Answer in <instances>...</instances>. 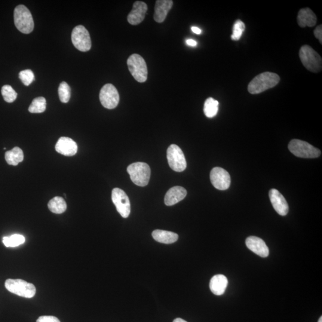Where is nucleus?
I'll list each match as a JSON object with an SVG mask.
<instances>
[{
    "label": "nucleus",
    "mask_w": 322,
    "mask_h": 322,
    "mask_svg": "<svg viewBox=\"0 0 322 322\" xmlns=\"http://www.w3.org/2000/svg\"><path fill=\"white\" fill-rule=\"evenodd\" d=\"M280 81V76L277 73L266 72L260 73L250 82L248 90L250 93L257 94L275 87Z\"/></svg>",
    "instance_id": "nucleus-1"
},
{
    "label": "nucleus",
    "mask_w": 322,
    "mask_h": 322,
    "mask_svg": "<svg viewBox=\"0 0 322 322\" xmlns=\"http://www.w3.org/2000/svg\"><path fill=\"white\" fill-rule=\"evenodd\" d=\"M299 56L304 66L312 72L318 73L322 70V59L318 52L308 45L301 47Z\"/></svg>",
    "instance_id": "nucleus-2"
},
{
    "label": "nucleus",
    "mask_w": 322,
    "mask_h": 322,
    "mask_svg": "<svg viewBox=\"0 0 322 322\" xmlns=\"http://www.w3.org/2000/svg\"><path fill=\"white\" fill-rule=\"evenodd\" d=\"M15 26L20 32L28 34L34 28V22L29 9L26 6L19 5L14 10Z\"/></svg>",
    "instance_id": "nucleus-3"
},
{
    "label": "nucleus",
    "mask_w": 322,
    "mask_h": 322,
    "mask_svg": "<svg viewBox=\"0 0 322 322\" xmlns=\"http://www.w3.org/2000/svg\"><path fill=\"white\" fill-rule=\"evenodd\" d=\"M127 172L130 179L135 185L144 187L148 185L150 174V167L145 162H135L127 168Z\"/></svg>",
    "instance_id": "nucleus-4"
},
{
    "label": "nucleus",
    "mask_w": 322,
    "mask_h": 322,
    "mask_svg": "<svg viewBox=\"0 0 322 322\" xmlns=\"http://www.w3.org/2000/svg\"><path fill=\"white\" fill-rule=\"evenodd\" d=\"M127 65L132 76L137 82L143 83L148 79V67L145 59L138 54L129 57Z\"/></svg>",
    "instance_id": "nucleus-5"
},
{
    "label": "nucleus",
    "mask_w": 322,
    "mask_h": 322,
    "mask_svg": "<svg viewBox=\"0 0 322 322\" xmlns=\"http://www.w3.org/2000/svg\"><path fill=\"white\" fill-rule=\"evenodd\" d=\"M5 287L9 292L24 298L31 299L36 294L34 285L21 279H7L5 282Z\"/></svg>",
    "instance_id": "nucleus-6"
},
{
    "label": "nucleus",
    "mask_w": 322,
    "mask_h": 322,
    "mask_svg": "<svg viewBox=\"0 0 322 322\" xmlns=\"http://www.w3.org/2000/svg\"><path fill=\"white\" fill-rule=\"evenodd\" d=\"M288 148L293 154L299 158H317L321 155L320 149L305 141L298 139L291 140Z\"/></svg>",
    "instance_id": "nucleus-7"
},
{
    "label": "nucleus",
    "mask_w": 322,
    "mask_h": 322,
    "mask_svg": "<svg viewBox=\"0 0 322 322\" xmlns=\"http://www.w3.org/2000/svg\"><path fill=\"white\" fill-rule=\"evenodd\" d=\"M72 42L78 50L86 52L91 48V40L87 29L84 26L78 25L74 27L72 32Z\"/></svg>",
    "instance_id": "nucleus-8"
},
{
    "label": "nucleus",
    "mask_w": 322,
    "mask_h": 322,
    "mask_svg": "<svg viewBox=\"0 0 322 322\" xmlns=\"http://www.w3.org/2000/svg\"><path fill=\"white\" fill-rule=\"evenodd\" d=\"M167 157L168 164L172 170L176 172L185 170L187 163L182 150L176 145H171L167 149Z\"/></svg>",
    "instance_id": "nucleus-9"
},
{
    "label": "nucleus",
    "mask_w": 322,
    "mask_h": 322,
    "mask_svg": "<svg viewBox=\"0 0 322 322\" xmlns=\"http://www.w3.org/2000/svg\"><path fill=\"white\" fill-rule=\"evenodd\" d=\"M100 101L106 109H115L119 102V95L117 89L111 84H107L101 89Z\"/></svg>",
    "instance_id": "nucleus-10"
},
{
    "label": "nucleus",
    "mask_w": 322,
    "mask_h": 322,
    "mask_svg": "<svg viewBox=\"0 0 322 322\" xmlns=\"http://www.w3.org/2000/svg\"><path fill=\"white\" fill-rule=\"evenodd\" d=\"M112 200L116 208V210L121 216L126 219L131 212V205L127 195L124 191L119 188L113 189Z\"/></svg>",
    "instance_id": "nucleus-11"
},
{
    "label": "nucleus",
    "mask_w": 322,
    "mask_h": 322,
    "mask_svg": "<svg viewBox=\"0 0 322 322\" xmlns=\"http://www.w3.org/2000/svg\"><path fill=\"white\" fill-rule=\"evenodd\" d=\"M211 182L215 188L225 191L231 186V176L228 171L220 167H215L210 173Z\"/></svg>",
    "instance_id": "nucleus-12"
},
{
    "label": "nucleus",
    "mask_w": 322,
    "mask_h": 322,
    "mask_svg": "<svg viewBox=\"0 0 322 322\" xmlns=\"http://www.w3.org/2000/svg\"><path fill=\"white\" fill-rule=\"evenodd\" d=\"M269 198L274 209L282 216H287L289 206L284 196L277 189H272L269 191Z\"/></svg>",
    "instance_id": "nucleus-13"
},
{
    "label": "nucleus",
    "mask_w": 322,
    "mask_h": 322,
    "mask_svg": "<svg viewBox=\"0 0 322 322\" xmlns=\"http://www.w3.org/2000/svg\"><path fill=\"white\" fill-rule=\"evenodd\" d=\"M148 5L145 2L137 1L134 3L133 9L127 17L128 23L132 25H137L145 19Z\"/></svg>",
    "instance_id": "nucleus-14"
},
{
    "label": "nucleus",
    "mask_w": 322,
    "mask_h": 322,
    "mask_svg": "<svg viewBox=\"0 0 322 322\" xmlns=\"http://www.w3.org/2000/svg\"><path fill=\"white\" fill-rule=\"evenodd\" d=\"M246 245L248 249L261 257L266 258L269 255V250L265 242L256 236H250L247 239Z\"/></svg>",
    "instance_id": "nucleus-15"
},
{
    "label": "nucleus",
    "mask_w": 322,
    "mask_h": 322,
    "mask_svg": "<svg viewBox=\"0 0 322 322\" xmlns=\"http://www.w3.org/2000/svg\"><path fill=\"white\" fill-rule=\"evenodd\" d=\"M55 149L60 154L71 156L75 155L77 152L78 146L77 144L70 138L62 137L58 140Z\"/></svg>",
    "instance_id": "nucleus-16"
},
{
    "label": "nucleus",
    "mask_w": 322,
    "mask_h": 322,
    "mask_svg": "<svg viewBox=\"0 0 322 322\" xmlns=\"http://www.w3.org/2000/svg\"><path fill=\"white\" fill-rule=\"evenodd\" d=\"M173 5V1L172 0H158L156 1L153 17L156 22H163Z\"/></svg>",
    "instance_id": "nucleus-17"
},
{
    "label": "nucleus",
    "mask_w": 322,
    "mask_h": 322,
    "mask_svg": "<svg viewBox=\"0 0 322 322\" xmlns=\"http://www.w3.org/2000/svg\"><path fill=\"white\" fill-rule=\"evenodd\" d=\"M187 195V191L185 188L181 186H175L168 190L165 196V204L167 206H173L178 202L182 201Z\"/></svg>",
    "instance_id": "nucleus-18"
},
{
    "label": "nucleus",
    "mask_w": 322,
    "mask_h": 322,
    "mask_svg": "<svg viewBox=\"0 0 322 322\" xmlns=\"http://www.w3.org/2000/svg\"><path fill=\"white\" fill-rule=\"evenodd\" d=\"M297 21L300 27H313L317 24V17L311 9L302 8L299 12Z\"/></svg>",
    "instance_id": "nucleus-19"
},
{
    "label": "nucleus",
    "mask_w": 322,
    "mask_h": 322,
    "mask_svg": "<svg viewBox=\"0 0 322 322\" xmlns=\"http://www.w3.org/2000/svg\"><path fill=\"white\" fill-rule=\"evenodd\" d=\"M228 285V279L223 275H217L211 278L210 288L216 296H222L225 293Z\"/></svg>",
    "instance_id": "nucleus-20"
},
{
    "label": "nucleus",
    "mask_w": 322,
    "mask_h": 322,
    "mask_svg": "<svg viewBox=\"0 0 322 322\" xmlns=\"http://www.w3.org/2000/svg\"><path fill=\"white\" fill-rule=\"evenodd\" d=\"M152 237L156 241L162 244H171L176 242L179 238V236L174 232L155 230L152 232Z\"/></svg>",
    "instance_id": "nucleus-21"
},
{
    "label": "nucleus",
    "mask_w": 322,
    "mask_h": 322,
    "mask_svg": "<svg viewBox=\"0 0 322 322\" xmlns=\"http://www.w3.org/2000/svg\"><path fill=\"white\" fill-rule=\"evenodd\" d=\"M23 158L22 150L18 147H15L13 149L5 152V161L9 165L16 166L20 162L23 161Z\"/></svg>",
    "instance_id": "nucleus-22"
},
{
    "label": "nucleus",
    "mask_w": 322,
    "mask_h": 322,
    "mask_svg": "<svg viewBox=\"0 0 322 322\" xmlns=\"http://www.w3.org/2000/svg\"><path fill=\"white\" fill-rule=\"evenodd\" d=\"M48 207L52 213L60 214L66 210L67 205L63 198L56 196L49 201Z\"/></svg>",
    "instance_id": "nucleus-23"
},
{
    "label": "nucleus",
    "mask_w": 322,
    "mask_h": 322,
    "mask_svg": "<svg viewBox=\"0 0 322 322\" xmlns=\"http://www.w3.org/2000/svg\"><path fill=\"white\" fill-rule=\"evenodd\" d=\"M219 103L212 97L208 98L205 101L204 106V112L208 118H212L216 116L219 111Z\"/></svg>",
    "instance_id": "nucleus-24"
},
{
    "label": "nucleus",
    "mask_w": 322,
    "mask_h": 322,
    "mask_svg": "<svg viewBox=\"0 0 322 322\" xmlns=\"http://www.w3.org/2000/svg\"><path fill=\"white\" fill-rule=\"evenodd\" d=\"M46 109V100L43 97H38L33 99L29 107V111L32 113H39Z\"/></svg>",
    "instance_id": "nucleus-25"
},
{
    "label": "nucleus",
    "mask_w": 322,
    "mask_h": 322,
    "mask_svg": "<svg viewBox=\"0 0 322 322\" xmlns=\"http://www.w3.org/2000/svg\"><path fill=\"white\" fill-rule=\"evenodd\" d=\"M25 238L21 235H13L9 237H4L2 239L3 244L6 247H16L24 244Z\"/></svg>",
    "instance_id": "nucleus-26"
},
{
    "label": "nucleus",
    "mask_w": 322,
    "mask_h": 322,
    "mask_svg": "<svg viewBox=\"0 0 322 322\" xmlns=\"http://www.w3.org/2000/svg\"><path fill=\"white\" fill-rule=\"evenodd\" d=\"M1 94L3 99L7 103H13L16 100L17 93L12 88L11 86L5 85L1 88Z\"/></svg>",
    "instance_id": "nucleus-27"
},
{
    "label": "nucleus",
    "mask_w": 322,
    "mask_h": 322,
    "mask_svg": "<svg viewBox=\"0 0 322 322\" xmlns=\"http://www.w3.org/2000/svg\"><path fill=\"white\" fill-rule=\"evenodd\" d=\"M245 29V24L243 21L241 20H236L234 24V27H233V33L231 36L232 40H239L243 34Z\"/></svg>",
    "instance_id": "nucleus-28"
},
{
    "label": "nucleus",
    "mask_w": 322,
    "mask_h": 322,
    "mask_svg": "<svg viewBox=\"0 0 322 322\" xmlns=\"http://www.w3.org/2000/svg\"><path fill=\"white\" fill-rule=\"evenodd\" d=\"M58 92L61 102L64 103L69 102L70 98V88L66 82H61Z\"/></svg>",
    "instance_id": "nucleus-29"
},
{
    "label": "nucleus",
    "mask_w": 322,
    "mask_h": 322,
    "mask_svg": "<svg viewBox=\"0 0 322 322\" xmlns=\"http://www.w3.org/2000/svg\"><path fill=\"white\" fill-rule=\"evenodd\" d=\"M19 77L24 85L28 86L35 80V76L31 70L26 69L21 70L19 74Z\"/></svg>",
    "instance_id": "nucleus-30"
},
{
    "label": "nucleus",
    "mask_w": 322,
    "mask_h": 322,
    "mask_svg": "<svg viewBox=\"0 0 322 322\" xmlns=\"http://www.w3.org/2000/svg\"><path fill=\"white\" fill-rule=\"evenodd\" d=\"M36 322H60L58 318L52 316H42L39 317Z\"/></svg>",
    "instance_id": "nucleus-31"
},
{
    "label": "nucleus",
    "mask_w": 322,
    "mask_h": 322,
    "mask_svg": "<svg viewBox=\"0 0 322 322\" xmlns=\"http://www.w3.org/2000/svg\"><path fill=\"white\" fill-rule=\"evenodd\" d=\"M315 37L318 38L321 44H322V25H319L314 31Z\"/></svg>",
    "instance_id": "nucleus-32"
},
{
    "label": "nucleus",
    "mask_w": 322,
    "mask_h": 322,
    "mask_svg": "<svg viewBox=\"0 0 322 322\" xmlns=\"http://www.w3.org/2000/svg\"><path fill=\"white\" fill-rule=\"evenodd\" d=\"M186 44L189 46H192V47H195L197 45V42L193 40V39H189L186 41Z\"/></svg>",
    "instance_id": "nucleus-33"
},
{
    "label": "nucleus",
    "mask_w": 322,
    "mask_h": 322,
    "mask_svg": "<svg viewBox=\"0 0 322 322\" xmlns=\"http://www.w3.org/2000/svg\"><path fill=\"white\" fill-rule=\"evenodd\" d=\"M191 29L193 32L196 33V34L199 35L201 34L202 32L201 29L200 28H199V27H198L192 26Z\"/></svg>",
    "instance_id": "nucleus-34"
},
{
    "label": "nucleus",
    "mask_w": 322,
    "mask_h": 322,
    "mask_svg": "<svg viewBox=\"0 0 322 322\" xmlns=\"http://www.w3.org/2000/svg\"><path fill=\"white\" fill-rule=\"evenodd\" d=\"M173 322H186V321L183 320H182V319H181V318H177L176 319V320H174Z\"/></svg>",
    "instance_id": "nucleus-35"
},
{
    "label": "nucleus",
    "mask_w": 322,
    "mask_h": 322,
    "mask_svg": "<svg viewBox=\"0 0 322 322\" xmlns=\"http://www.w3.org/2000/svg\"><path fill=\"white\" fill-rule=\"evenodd\" d=\"M318 322H322V317L320 318V320H319Z\"/></svg>",
    "instance_id": "nucleus-36"
}]
</instances>
